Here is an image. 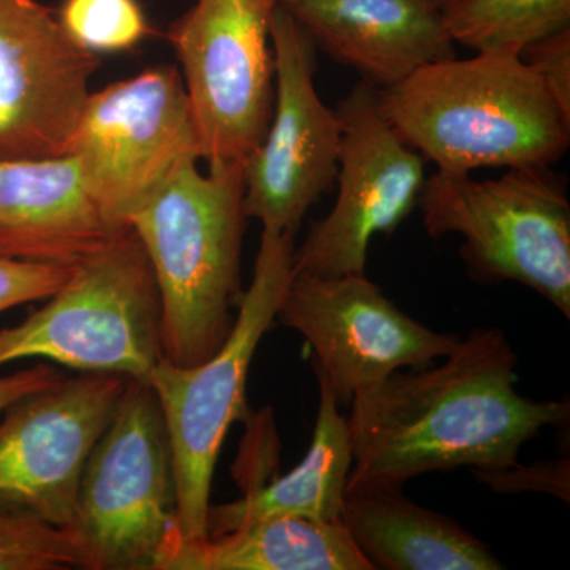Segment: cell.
I'll list each match as a JSON object with an SVG mask.
<instances>
[{
  "instance_id": "cell-9",
  "label": "cell",
  "mask_w": 570,
  "mask_h": 570,
  "mask_svg": "<svg viewBox=\"0 0 570 570\" xmlns=\"http://www.w3.org/2000/svg\"><path fill=\"white\" fill-rule=\"evenodd\" d=\"M277 6L279 0H197L168 29L209 168L245 165L264 141L275 108Z\"/></svg>"
},
{
  "instance_id": "cell-14",
  "label": "cell",
  "mask_w": 570,
  "mask_h": 570,
  "mask_svg": "<svg viewBox=\"0 0 570 570\" xmlns=\"http://www.w3.org/2000/svg\"><path fill=\"white\" fill-rule=\"evenodd\" d=\"M99 66L39 0H0V159L69 156Z\"/></svg>"
},
{
  "instance_id": "cell-11",
  "label": "cell",
  "mask_w": 570,
  "mask_h": 570,
  "mask_svg": "<svg viewBox=\"0 0 570 570\" xmlns=\"http://www.w3.org/2000/svg\"><path fill=\"white\" fill-rule=\"evenodd\" d=\"M276 318L314 348V367L340 406L397 371L433 365L460 343L459 336L409 317L365 273L322 277L292 272Z\"/></svg>"
},
{
  "instance_id": "cell-24",
  "label": "cell",
  "mask_w": 570,
  "mask_h": 570,
  "mask_svg": "<svg viewBox=\"0 0 570 570\" xmlns=\"http://www.w3.org/2000/svg\"><path fill=\"white\" fill-rule=\"evenodd\" d=\"M475 478L501 493L519 491H543L569 502V460L538 463L532 466L499 469V471H474Z\"/></svg>"
},
{
  "instance_id": "cell-13",
  "label": "cell",
  "mask_w": 570,
  "mask_h": 570,
  "mask_svg": "<svg viewBox=\"0 0 570 570\" xmlns=\"http://www.w3.org/2000/svg\"><path fill=\"white\" fill-rule=\"evenodd\" d=\"M272 43L275 108L264 141L245 164L243 208L264 228L295 236L311 206L336 181L341 121L318 97L316 45L281 3Z\"/></svg>"
},
{
  "instance_id": "cell-3",
  "label": "cell",
  "mask_w": 570,
  "mask_h": 570,
  "mask_svg": "<svg viewBox=\"0 0 570 570\" xmlns=\"http://www.w3.org/2000/svg\"><path fill=\"white\" fill-rule=\"evenodd\" d=\"M189 160L129 217L151 262L163 307L164 360L200 365L230 335L242 303L245 165L200 174Z\"/></svg>"
},
{
  "instance_id": "cell-12",
  "label": "cell",
  "mask_w": 570,
  "mask_h": 570,
  "mask_svg": "<svg viewBox=\"0 0 570 570\" xmlns=\"http://www.w3.org/2000/svg\"><path fill=\"white\" fill-rule=\"evenodd\" d=\"M129 379L85 373L11 404L0 423V513L71 528L82 472Z\"/></svg>"
},
{
  "instance_id": "cell-5",
  "label": "cell",
  "mask_w": 570,
  "mask_h": 570,
  "mask_svg": "<svg viewBox=\"0 0 570 570\" xmlns=\"http://www.w3.org/2000/svg\"><path fill=\"white\" fill-rule=\"evenodd\" d=\"M294 238L264 228L253 283L243 294L230 335L212 358L189 367L163 358L148 379L170 439L184 539L208 534L214 469L228 428L245 419L249 367L291 281Z\"/></svg>"
},
{
  "instance_id": "cell-26",
  "label": "cell",
  "mask_w": 570,
  "mask_h": 570,
  "mask_svg": "<svg viewBox=\"0 0 570 570\" xmlns=\"http://www.w3.org/2000/svg\"><path fill=\"white\" fill-rule=\"evenodd\" d=\"M61 376L50 365H36L0 377V414L22 397L58 384Z\"/></svg>"
},
{
  "instance_id": "cell-28",
  "label": "cell",
  "mask_w": 570,
  "mask_h": 570,
  "mask_svg": "<svg viewBox=\"0 0 570 570\" xmlns=\"http://www.w3.org/2000/svg\"><path fill=\"white\" fill-rule=\"evenodd\" d=\"M0 227H2V220H0Z\"/></svg>"
},
{
  "instance_id": "cell-7",
  "label": "cell",
  "mask_w": 570,
  "mask_h": 570,
  "mask_svg": "<svg viewBox=\"0 0 570 570\" xmlns=\"http://www.w3.org/2000/svg\"><path fill=\"white\" fill-rule=\"evenodd\" d=\"M71 528L88 570H160L181 535L170 439L148 381H127L86 463Z\"/></svg>"
},
{
  "instance_id": "cell-21",
  "label": "cell",
  "mask_w": 570,
  "mask_h": 570,
  "mask_svg": "<svg viewBox=\"0 0 570 570\" xmlns=\"http://www.w3.org/2000/svg\"><path fill=\"white\" fill-rule=\"evenodd\" d=\"M58 18L71 40L96 55L132 50L151 33L138 0H63Z\"/></svg>"
},
{
  "instance_id": "cell-16",
  "label": "cell",
  "mask_w": 570,
  "mask_h": 570,
  "mask_svg": "<svg viewBox=\"0 0 570 570\" xmlns=\"http://www.w3.org/2000/svg\"><path fill=\"white\" fill-rule=\"evenodd\" d=\"M0 255L69 266L121 228L92 204L71 156L0 159Z\"/></svg>"
},
{
  "instance_id": "cell-8",
  "label": "cell",
  "mask_w": 570,
  "mask_h": 570,
  "mask_svg": "<svg viewBox=\"0 0 570 570\" xmlns=\"http://www.w3.org/2000/svg\"><path fill=\"white\" fill-rule=\"evenodd\" d=\"M69 156L104 219L127 225L184 164L202 159L181 71L151 67L91 92Z\"/></svg>"
},
{
  "instance_id": "cell-22",
  "label": "cell",
  "mask_w": 570,
  "mask_h": 570,
  "mask_svg": "<svg viewBox=\"0 0 570 570\" xmlns=\"http://www.w3.org/2000/svg\"><path fill=\"white\" fill-rule=\"evenodd\" d=\"M86 569L73 528L0 513V570Z\"/></svg>"
},
{
  "instance_id": "cell-23",
  "label": "cell",
  "mask_w": 570,
  "mask_h": 570,
  "mask_svg": "<svg viewBox=\"0 0 570 570\" xmlns=\"http://www.w3.org/2000/svg\"><path fill=\"white\" fill-rule=\"evenodd\" d=\"M73 266L0 255V314L24 303L50 298L67 283Z\"/></svg>"
},
{
  "instance_id": "cell-15",
  "label": "cell",
  "mask_w": 570,
  "mask_h": 570,
  "mask_svg": "<svg viewBox=\"0 0 570 570\" xmlns=\"http://www.w3.org/2000/svg\"><path fill=\"white\" fill-rule=\"evenodd\" d=\"M316 48L379 91L455 58L441 10L423 0H279Z\"/></svg>"
},
{
  "instance_id": "cell-10",
  "label": "cell",
  "mask_w": 570,
  "mask_h": 570,
  "mask_svg": "<svg viewBox=\"0 0 570 570\" xmlns=\"http://www.w3.org/2000/svg\"><path fill=\"white\" fill-rule=\"evenodd\" d=\"M335 110L341 121L336 204L295 247V275L365 273L371 239L400 227L419 206L425 184V159L390 124L379 89L358 82Z\"/></svg>"
},
{
  "instance_id": "cell-17",
  "label": "cell",
  "mask_w": 570,
  "mask_h": 570,
  "mask_svg": "<svg viewBox=\"0 0 570 570\" xmlns=\"http://www.w3.org/2000/svg\"><path fill=\"white\" fill-rule=\"evenodd\" d=\"M341 521L373 569H502L482 540L401 490H346Z\"/></svg>"
},
{
  "instance_id": "cell-27",
  "label": "cell",
  "mask_w": 570,
  "mask_h": 570,
  "mask_svg": "<svg viewBox=\"0 0 570 570\" xmlns=\"http://www.w3.org/2000/svg\"><path fill=\"white\" fill-rule=\"evenodd\" d=\"M428 6L434 7V9L442 10L450 2V0H423Z\"/></svg>"
},
{
  "instance_id": "cell-20",
  "label": "cell",
  "mask_w": 570,
  "mask_h": 570,
  "mask_svg": "<svg viewBox=\"0 0 570 570\" xmlns=\"http://www.w3.org/2000/svg\"><path fill=\"white\" fill-rule=\"evenodd\" d=\"M441 13L452 40L475 52L521 56L570 29V0H450Z\"/></svg>"
},
{
  "instance_id": "cell-4",
  "label": "cell",
  "mask_w": 570,
  "mask_h": 570,
  "mask_svg": "<svg viewBox=\"0 0 570 570\" xmlns=\"http://www.w3.org/2000/svg\"><path fill=\"white\" fill-rule=\"evenodd\" d=\"M24 358L148 381L164 358L163 307L130 225L82 257L40 311L0 330V367Z\"/></svg>"
},
{
  "instance_id": "cell-18",
  "label": "cell",
  "mask_w": 570,
  "mask_h": 570,
  "mask_svg": "<svg viewBox=\"0 0 570 570\" xmlns=\"http://www.w3.org/2000/svg\"><path fill=\"white\" fill-rule=\"evenodd\" d=\"M160 570H373L343 521L272 517L223 534L179 535Z\"/></svg>"
},
{
  "instance_id": "cell-6",
  "label": "cell",
  "mask_w": 570,
  "mask_h": 570,
  "mask_svg": "<svg viewBox=\"0 0 570 570\" xmlns=\"http://www.w3.org/2000/svg\"><path fill=\"white\" fill-rule=\"evenodd\" d=\"M419 206L430 236L463 238L472 276L530 287L570 317V205L549 167L509 168L489 181L438 170Z\"/></svg>"
},
{
  "instance_id": "cell-1",
  "label": "cell",
  "mask_w": 570,
  "mask_h": 570,
  "mask_svg": "<svg viewBox=\"0 0 570 570\" xmlns=\"http://www.w3.org/2000/svg\"><path fill=\"white\" fill-rule=\"evenodd\" d=\"M439 365L403 370L356 395L347 420L346 490H401L428 472L499 471L543 428L570 419V401L517 392L519 363L498 328H475Z\"/></svg>"
},
{
  "instance_id": "cell-2",
  "label": "cell",
  "mask_w": 570,
  "mask_h": 570,
  "mask_svg": "<svg viewBox=\"0 0 570 570\" xmlns=\"http://www.w3.org/2000/svg\"><path fill=\"white\" fill-rule=\"evenodd\" d=\"M379 99L401 138L439 171L550 167L569 146L570 119L521 56L428 63Z\"/></svg>"
},
{
  "instance_id": "cell-25",
  "label": "cell",
  "mask_w": 570,
  "mask_h": 570,
  "mask_svg": "<svg viewBox=\"0 0 570 570\" xmlns=\"http://www.w3.org/2000/svg\"><path fill=\"white\" fill-rule=\"evenodd\" d=\"M521 59L538 73L570 119V29L535 41L521 52Z\"/></svg>"
},
{
  "instance_id": "cell-19",
  "label": "cell",
  "mask_w": 570,
  "mask_h": 570,
  "mask_svg": "<svg viewBox=\"0 0 570 570\" xmlns=\"http://www.w3.org/2000/svg\"><path fill=\"white\" fill-rule=\"evenodd\" d=\"M316 370V367H314ZM318 411L313 442L305 459L283 478L255 487L245 497L208 512V534H223L272 517H303L333 521L341 519L347 479L352 469V448L347 420L340 412L335 393L324 374L316 370Z\"/></svg>"
}]
</instances>
